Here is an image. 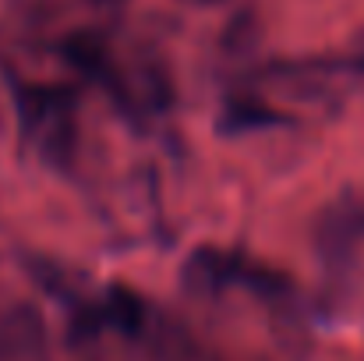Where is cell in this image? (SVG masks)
<instances>
[{
	"instance_id": "6da1fadb",
	"label": "cell",
	"mask_w": 364,
	"mask_h": 361,
	"mask_svg": "<svg viewBox=\"0 0 364 361\" xmlns=\"http://www.w3.org/2000/svg\"><path fill=\"white\" fill-rule=\"evenodd\" d=\"M21 120L25 135L36 142V149L50 159H68L75 145V96L68 89H25L21 100Z\"/></svg>"
},
{
	"instance_id": "7a4b0ae2",
	"label": "cell",
	"mask_w": 364,
	"mask_h": 361,
	"mask_svg": "<svg viewBox=\"0 0 364 361\" xmlns=\"http://www.w3.org/2000/svg\"><path fill=\"white\" fill-rule=\"evenodd\" d=\"M318 258L333 273L329 280H347L364 251V192H343L318 220Z\"/></svg>"
},
{
	"instance_id": "3957f363",
	"label": "cell",
	"mask_w": 364,
	"mask_h": 361,
	"mask_svg": "<svg viewBox=\"0 0 364 361\" xmlns=\"http://www.w3.org/2000/svg\"><path fill=\"white\" fill-rule=\"evenodd\" d=\"M191 4H220V0H191Z\"/></svg>"
},
{
	"instance_id": "277c9868",
	"label": "cell",
	"mask_w": 364,
	"mask_h": 361,
	"mask_svg": "<svg viewBox=\"0 0 364 361\" xmlns=\"http://www.w3.org/2000/svg\"><path fill=\"white\" fill-rule=\"evenodd\" d=\"M358 64H361V68H364V43H361V61H358Z\"/></svg>"
}]
</instances>
